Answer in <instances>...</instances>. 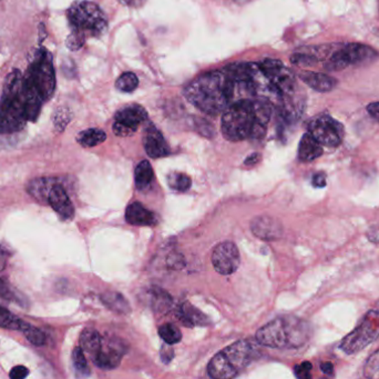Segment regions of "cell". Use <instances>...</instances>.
Wrapping results in <instances>:
<instances>
[{
  "label": "cell",
  "instance_id": "obj_1",
  "mask_svg": "<svg viewBox=\"0 0 379 379\" xmlns=\"http://www.w3.org/2000/svg\"><path fill=\"white\" fill-rule=\"evenodd\" d=\"M184 96L188 103L210 116L223 114L233 103L246 99H266L274 107L284 101V95L259 63H231L206 72L188 83Z\"/></svg>",
  "mask_w": 379,
  "mask_h": 379
},
{
  "label": "cell",
  "instance_id": "obj_2",
  "mask_svg": "<svg viewBox=\"0 0 379 379\" xmlns=\"http://www.w3.org/2000/svg\"><path fill=\"white\" fill-rule=\"evenodd\" d=\"M275 110L266 99H246L237 101L222 114L221 130L226 139L242 141L262 139Z\"/></svg>",
  "mask_w": 379,
  "mask_h": 379
},
{
  "label": "cell",
  "instance_id": "obj_3",
  "mask_svg": "<svg viewBox=\"0 0 379 379\" xmlns=\"http://www.w3.org/2000/svg\"><path fill=\"white\" fill-rule=\"evenodd\" d=\"M311 326L294 316L277 317L263 326L257 333L259 344L275 349L302 347L311 338Z\"/></svg>",
  "mask_w": 379,
  "mask_h": 379
},
{
  "label": "cell",
  "instance_id": "obj_4",
  "mask_svg": "<svg viewBox=\"0 0 379 379\" xmlns=\"http://www.w3.org/2000/svg\"><path fill=\"white\" fill-rule=\"evenodd\" d=\"M23 76L12 70L3 83L0 99V134L19 132L26 126L27 115L23 97Z\"/></svg>",
  "mask_w": 379,
  "mask_h": 379
},
{
  "label": "cell",
  "instance_id": "obj_5",
  "mask_svg": "<svg viewBox=\"0 0 379 379\" xmlns=\"http://www.w3.org/2000/svg\"><path fill=\"white\" fill-rule=\"evenodd\" d=\"M253 358V347L246 340H239L217 354L208 366L214 379H231L242 373Z\"/></svg>",
  "mask_w": 379,
  "mask_h": 379
},
{
  "label": "cell",
  "instance_id": "obj_6",
  "mask_svg": "<svg viewBox=\"0 0 379 379\" xmlns=\"http://www.w3.org/2000/svg\"><path fill=\"white\" fill-rule=\"evenodd\" d=\"M72 30H79L87 37H100L108 29L106 14L97 3L76 1L67 12Z\"/></svg>",
  "mask_w": 379,
  "mask_h": 379
},
{
  "label": "cell",
  "instance_id": "obj_7",
  "mask_svg": "<svg viewBox=\"0 0 379 379\" xmlns=\"http://www.w3.org/2000/svg\"><path fill=\"white\" fill-rule=\"evenodd\" d=\"M34 61L29 66L27 77L37 87L45 101L54 96L56 90V74H54L52 56L45 48L36 50Z\"/></svg>",
  "mask_w": 379,
  "mask_h": 379
},
{
  "label": "cell",
  "instance_id": "obj_8",
  "mask_svg": "<svg viewBox=\"0 0 379 379\" xmlns=\"http://www.w3.org/2000/svg\"><path fill=\"white\" fill-rule=\"evenodd\" d=\"M379 337V310H369L362 322L343 339L339 348L351 355L362 351Z\"/></svg>",
  "mask_w": 379,
  "mask_h": 379
},
{
  "label": "cell",
  "instance_id": "obj_9",
  "mask_svg": "<svg viewBox=\"0 0 379 379\" xmlns=\"http://www.w3.org/2000/svg\"><path fill=\"white\" fill-rule=\"evenodd\" d=\"M308 132L322 146L337 147L344 137V127L331 116L323 115L314 118L310 123Z\"/></svg>",
  "mask_w": 379,
  "mask_h": 379
},
{
  "label": "cell",
  "instance_id": "obj_10",
  "mask_svg": "<svg viewBox=\"0 0 379 379\" xmlns=\"http://www.w3.org/2000/svg\"><path fill=\"white\" fill-rule=\"evenodd\" d=\"M148 121V112L141 105L131 103L123 107L114 116L113 132L119 137H130Z\"/></svg>",
  "mask_w": 379,
  "mask_h": 379
},
{
  "label": "cell",
  "instance_id": "obj_11",
  "mask_svg": "<svg viewBox=\"0 0 379 379\" xmlns=\"http://www.w3.org/2000/svg\"><path fill=\"white\" fill-rule=\"evenodd\" d=\"M212 265L221 275H232L241 264L239 248L232 241H223L214 248L212 253Z\"/></svg>",
  "mask_w": 379,
  "mask_h": 379
},
{
  "label": "cell",
  "instance_id": "obj_12",
  "mask_svg": "<svg viewBox=\"0 0 379 379\" xmlns=\"http://www.w3.org/2000/svg\"><path fill=\"white\" fill-rule=\"evenodd\" d=\"M124 353H126V347L118 339L102 338L101 348L92 359H94V365L101 369L111 371L120 365Z\"/></svg>",
  "mask_w": 379,
  "mask_h": 379
},
{
  "label": "cell",
  "instance_id": "obj_13",
  "mask_svg": "<svg viewBox=\"0 0 379 379\" xmlns=\"http://www.w3.org/2000/svg\"><path fill=\"white\" fill-rule=\"evenodd\" d=\"M143 146L149 157L154 159L166 157L171 152L161 132L148 121L143 130Z\"/></svg>",
  "mask_w": 379,
  "mask_h": 379
},
{
  "label": "cell",
  "instance_id": "obj_14",
  "mask_svg": "<svg viewBox=\"0 0 379 379\" xmlns=\"http://www.w3.org/2000/svg\"><path fill=\"white\" fill-rule=\"evenodd\" d=\"M252 233L262 240L272 241L281 238L283 226L271 216H257L251 223Z\"/></svg>",
  "mask_w": 379,
  "mask_h": 379
},
{
  "label": "cell",
  "instance_id": "obj_15",
  "mask_svg": "<svg viewBox=\"0 0 379 379\" xmlns=\"http://www.w3.org/2000/svg\"><path fill=\"white\" fill-rule=\"evenodd\" d=\"M23 97L27 119L28 121H37L45 99L37 87L34 86V83L26 75L23 76Z\"/></svg>",
  "mask_w": 379,
  "mask_h": 379
},
{
  "label": "cell",
  "instance_id": "obj_16",
  "mask_svg": "<svg viewBox=\"0 0 379 379\" xmlns=\"http://www.w3.org/2000/svg\"><path fill=\"white\" fill-rule=\"evenodd\" d=\"M48 204L63 221L74 218V207L68 194L61 185L54 184L48 194Z\"/></svg>",
  "mask_w": 379,
  "mask_h": 379
},
{
  "label": "cell",
  "instance_id": "obj_17",
  "mask_svg": "<svg viewBox=\"0 0 379 379\" xmlns=\"http://www.w3.org/2000/svg\"><path fill=\"white\" fill-rule=\"evenodd\" d=\"M126 221L133 226H154L157 225V216L138 201L127 207Z\"/></svg>",
  "mask_w": 379,
  "mask_h": 379
},
{
  "label": "cell",
  "instance_id": "obj_18",
  "mask_svg": "<svg viewBox=\"0 0 379 379\" xmlns=\"http://www.w3.org/2000/svg\"><path fill=\"white\" fill-rule=\"evenodd\" d=\"M177 317L186 327L206 326L208 324V316L190 303L180 305L177 309Z\"/></svg>",
  "mask_w": 379,
  "mask_h": 379
},
{
  "label": "cell",
  "instance_id": "obj_19",
  "mask_svg": "<svg viewBox=\"0 0 379 379\" xmlns=\"http://www.w3.org/2000/svg\"><path fill=\"white\" fill-rule=\"evenodd\" d=\"M299 78L302 79L307 86L319 92H327L333 90L337 86V81L335 78L325 74L318 72H303L299 74Z\"/></svg>",
  "mask_w": 379,
  "mask_h": 379
},
{
  "label": "cell",
  "instance_id": "obj_20",
  "mask_svg": "<svg viewBox=\"0 0 379 379\" xmlns=\"http://www.w3.org/2000/svg\"><path fill=\"white\" fill-rule=\"evenodd\" d=\"M323 155V147L318 141L310 134L306 132L299 141V158L303 163H310L315 161Z\"/></svg>",
  "mask_w": 379,
  "mask_h": 379
},
{
  "label": "cell",
  "instance_id": "obj_21",
  "mask_svg": "<svg viewBox=\"0 0 379 379\" xmlns=\"http://www.w3.org/2000/svg\"><path fill=\"white\" fill-rule=\"evenodd\" d=\"M344 48L347 52L351 65L369 63L378 56L376 50H373V48L366 46V45H362V43H349Z\"/></svg>",
  "mask_w": 379,
  "mask_h": 379
},
{
  "label": "cell",
  "instance_id": "obj_22",
  "mask_svg": "<svg viewBox=\"0 0 379 379\" xmlns=\"http://www.w3.org/2000/svg\"><path fill=\"white\" fill-rule=\"evenodd\" d=\"M101 345H102V337L92 328L85 329L80 336V347L83 348V351L88 354L91 358L97 355Z\"/></svg>",
  "mask_w": 379,
  "mask_h": 379
},
{
  "label": "cell",
  "instance_id": "obj_23",
  "mask_svg": "<svg viewBox=\"0 0 379 379\" xmlns=\"http://www.w3.org/2000/svg\"><path fill=\"white\" fill-rule=\"evenodd\" d=\"M54 181L52 178H37L29 183L27 186L28 193L38 201L48 204V194L54 186Z\"/></svg>",
  "mask_w": 379,
  "mask_h": 379
},
{
  "label": "cell",
  "instance_id": "obj_24",
  "mask_svg": "<svg viewBox=\"0 0 379 379\" xmlns=\"http://www.w3.org/2000/svg\"><path fill=\"white\" fill-rule=\"evenodd\" d=\"M153 168L148 161H142L136 167L134 181L138 190H144L151 185L153 181Z\"/></svg>",
  "mask_w": 379,
  "mask_h": 379
},
{
  "label": "cell",
  "instance_id": "obj_25",
  "mask_svg": "<svg viewBox=\"0 0 379 379\" xmlns=\"http://www.w3.org/2000/svg\"><path fill=\"white\" fill-rule=\"evenodd\" d=\"M107 139L106 132L98 128H89L79 132L77 136V141L85 148H91L102 144Z\"/></svg>",
  "mask_w": 379,
  "mask_h": 379
},
{
  "label": "cell",
  "instance_id": "obj_26",
  "mask_svg": "<svg viewBox=\"0 0 379 379\" xmlns=\"http://www.w3.org/2000/svg\"><path fill=\"white\" fill-rule=\"evenodd\" d=\"M26 325L27 322H23V319L18 318L8 309L0 306V328L21 331Z\"/></svg>",
  "mask_w": 379,
  "mask_h": 379
},
{
  "label": "cell",
  "instance_id": "obj_27",
  "mask_svg": "<svg viewBox=\"0 0 379 379\" xmlns=\"http://www.w3.org/2000/svg\"><path fill=\"white\" fill-rule=\"evenodd\" d=\"M102 300L109 308L120 314H128L130 311V305L126 298L118 293H108L102 297Z\"/></svg>",
  "mask_w": 379,
  "mask_h": 379
},
{
  "label": "cell",
  "instance_id": "obj_28",
  "mask_svg": "<svg viewBox=\"0 0 379 379\" xmlns=\"http://www.w3.org/2000/svg\"><path fill=\"white\" fill-rule=\"evenodd\" d=\"M349 65H351V61L348 58L347 52H346L345 48H342L334 52L333 55L329 57L326 63L325 69L329 72H335V70H343V69L347 68Z\"/></svg>",
  "mask_w": 379,
  "mask_h": 379
},
{
  "label": "cell",
  "instance_id": "obj_29",
  "mask_svg": "<svg viewBox=\"0 0 379 379\" xmlns=\"http://www.w3.org/2000/svg\"><path fill=\"white\" fill-rule=\"evenodd\" d=\"M139 86V79L133 72H124L116 81V88L122 92H132Z\"/></svg>",
  "mask_w": 379,
  "mask_h": 379
},
{
  "label": "cell",
  "instance_id": "obj_30",
  "mask_svg": "<svg viewBox=\"0 0 379 379\" xmlns=\"http://www.w3.org/2000/svg\"><path fill=\"white\" fill-rule=\"evenodd\" d=\"M151 303L153 309L164 311L171 306L172 298L164 290L153 288L151 289Z\"/></svg>",
  "mask_w": 379,
  "mask_h": 379
},
{
  "label": "cell",
  "instance_id": "obj_31",
  "mask_svg": "<svg viewBox=\"0 0 379 379\" xmlns=\"http://www.w3.org/2000/svg\"><path fill=\"white\" fill-rule=\"evenodd\" d=\"M159 335L168 345L177 344L182 339V334L177 326L164 324L159 328Z\"/></svg>",
  "mask_w": 379,
  "mask_h": 379
},
{
  "label": "cell",
  "instance_id": "obj_32",
  "mask_svg": "<svg viewBox=\"0 0 379 379\" xmlns=\"http://www.w3.org/2000/svg\"><path fill=\"white\" fill-rule=\"evenodd\" d=\"M72 362H74V369L79 376L86 377L90 375V369H89L88 362H87L83 348H74V353H72Z\"/></svg>",
  "mask_w": 379,
  "mask_h": 379
},
{
  "label": "cell",
  "instance_id": "obj_33",
  "mask_svg": "<svg viewBox=\"0 0 379 379\" xmlns=\"http://www.w3.org/2000/svg\"><path fill=\"white\" fill-rule=\"evenodd\" d=\"M72 110L67 108V107H59L54 114V128L58 132H63L65 128L68 126L69 123L72 121Z\"/></svg>",
  "mask_w": 379,
  "mask_h": 379
},
{
  "label": "cell",
  "instance_id": "obj_34",
  "mask_svg": "<svg viewBox=\"0 0 379 379\" xmlns=\"http://www.w3.org/2000/svg\"><path fill=\"white\" fill-rule=\"evenodd\" d=\"M21 333L25 335L29 342H32L34 346H43L45 342H46V336L43 331L38 329L37 327H34L32 325L28 324L27 322L26 326L23 328Z\"/></svg>",
  "mask_w": 379,
  "mask_h": 379
},
{
  "label": "cell",
  "instance_id": "obj_35",
  "mask_svg": "<svg viewBox=\"0 0 379 379\" xmlns=\"http://www.w3.org/2000/svg\"><path fill=\"white\" fill-rule=\"evenodd\" d=\"M169 184L177 192H186L191 187V178L186 174H173L169 177Z\"/></svg>",
  "mask_w": 379,
  "mask_h": 379
},
{
  "label": "cell",
  "instance_id": "obj_36",
  "mask_svg": "<svg viewBox=\"0 0 379 379\" xmlns=\"http://www.w3.org/2000/svg\"><path fill=\"white\" fill-rule=\"evenodd\" d=\"M87 36L79 30H72L70 34L66 39L67 48L70 49L72 52H77L83 48L86 43Z\"/></svg>",
  "mask_w": 379,
  "mask_h": 379
},
{
  "label": "cell",
  "instance_id": "obj_37",
  "mask_svg": "<svg viewBox=\"0 0 379 379\" xmlns=\"http://www.w3.org/2000/svg\"><path fill=\"white\" fill-rule=\"evenodd\" d=\"M364 375L367 378L379 379V349L367 359L364 367Z\"/></svg>",
  "mask_w": 379,
  "mask_h": 379
},
{
  "label": "cell",
  "instance_id": "obj_38",
  "mask_svg": "<svg viewBox=\"0 0 379 379\" xmlns=\"http://www.w3.org/2000/svg\"><path fill=\"white\" fill-rule=\"evenodd\" d=\"M291 61L296 66L311 67L314 66L318 61V59L315 56L306 52V54H294L291 57Z\"/></svg>",
  "mask_w": 379,
  "mask_h": 379
},
{
  "label": "cell",
  "instance_id": "obj_39",
  "mask_svg": "<svg viewBox=\"0 0 379 379\" xmlns=\"http://www.w3.org/2000/svg\"><path fill=\"white\" fill-rule=\"evenodd\" d=\"M312 364L310 362H304L301 365L295 367V375L299 378H311Z\"/></svg>",
  "mask_w": 379,
  "mask_h": 379
},
{
  "label": "cell",
  "instance_id": "obj_40",
  "mask_svg": "<svg viewBox=\"0 0 379 379\" xmlns=\"http://www.w3.org/2000/svg\"><path fill=\"white\" fill-rule=\"evenodd\" d=\"M28 375L29 369L25 366H16L9 373V377L12 379H23L26 378Z\"/></svg>",
  "mask_w": 379,
  "mask_h": 379
},
{
  "label": "cell",
  "instance_id": "obj_41",
  "mask_svg": "<svg viewBox=\"0 0 379 379\" xmlns=\"http://www.w3.org/2000/svg\"><path fill=\"white\" fill-rule=\"evenodd\" d=\"M0 297L5 299V300H14L16 298L14 291L1 278H0Z\"/></svg>",
  "mask_w": 379,
  "mask_h": 379
},
{
  "label": "cell",
  "instance_id": "obj_42",
  "mask_svg": "<svg viewBox=\"0 0 379 379\" xmlns=\"http://www.w3.org/2000/svg\"><path fill=\"white\" fill-rule=\"evenodd\" d=\"M312 183H313V186L316 187V188H323V187H325L326 186L325 174H323V172H319V174H316V175H314L313 181H312Z\"/></svg>",
  "mask_w": 379,
  "mask_h": 379
},
{
  "label": "cell",
  "instance_id": "obj_43",
  "mask_svg": "<svg viewBox=\"0 0 379 379\" xmlns=\"http://www.w3.org/2000/svg\"><path fill=\"white\" fill-rule=\"evenodd\" d=\"M367 112L375 121H379V101L368 105Z\"/></svg>",
  "mask_w": 379,
  "mask_h": 379
},
{
  "label": "cell",
  "instance_id": "obj_44",
  "mask_svg": "<svg viewBox=\"0 0 379 379\" xmlns=\"http://www.w3.org/2000/svg\"><path fill=\"white\" fill-rule=\"evenodd\" d=\"M147 0H119L120 3L124 6L131 7V8H140L146 3Z\"/></svg>",
  "mask_w": 379,
  "mask_h": 379
},
{
  "label": "cell",
  "instance_id": "obj_45",
  "mask_svg": "<svg viewBox=\"0 0 379 379\" xmlns=\"http://www.w3.org/2000/svg\"><path fill=\"white\" fill-rule=\"evenodd\" d=\"M259 159H261V155L257 154V152H255V154H252V155L248 156L246 161H244V164H246V166H253V165L259 163Z\"/></svg>",
  "mask_w": 379,
  "mask_h": 379
},
{
  "label": "cell",
  "instance_id": "obj_46",
  "mask_svg": "<svg viewBox=\"0 0 379 379\" xmlns=\"http://www.w3.org/2000/svg\"><path fill=\"white\" fill-rule=\"evenodd\" d=\"M321 369H322L323 373H326V375H333L334 373V366L332 362H323L321 365Z\"/></svg>",
  "mask_w": 379,
  "mask_h": 379
},
{
  "label": "cell",
  "instance_id": "obj_47",
  "mask_svg": "<svg viewBox=\"0 0 379 379\" xmlns=\"http://www.w3.org/2000/svg\"><path fill=\"white\" fill-rule=\"evenodd\" d=\"M8 255V250L5 249V248L0 245V256H7Z\"/></svg>",
  "mask_w": 379,
  "mask_h": 379
},
{
  "label": "cell",
  "instance_id": "obj_48",
  "mask_svg": "<svg viewBox=\"0 0 379 379\" xmlns=\"http://www.w3.org/2000/svg\"><path fill=\"white\" fill-rule=\"evenodd\" d=\"M235 1H239V3H246V1H250V0H235Z\"/></svg>",
  "mask_w": 379,
  "mask_h": 379
}]
</instances>
